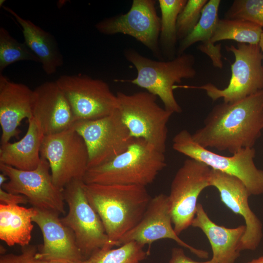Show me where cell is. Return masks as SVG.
<instances>
[{
  "mask_svg": "<svg viewBox=\"0 0 263 263\" xmlns=\"http://www.w3.org/2000/svg\"><path fill=\"white\" fill-rule=\"evenodd\" d=\"M263 129V89L236 102L215 105L192 137L203 148L233 154L253 148Z\"/></svg>",
  "mask_w": 263,
  "mask_h": 263,
  "instance_id": "obj_1",
  "label": "cell"
},
{
  "mask_svg": "<svg viewBox=\"0 0 263 263\" xmlns=\"http://www.w3.org/2000/svg\"><path fill=\"white\" fill-rule=\"evenodd\" d=\"M84 190L110 239L118 246L120 239L140 221L151 199L140 186L84 183Z\"/></svg>",
  "mask_w": 263,
  "mask_h": 263,
  "instance_id": "obj_2",
  "label": "cell"
},
{
  "mask_svg": "<svg viewBox=\"0 0 263 263\" xmlns=\"http://www.w3.org/2000/svg\"><path fill=\"white\" fill-rule=\"evenodd\" d=\"M166 166L165 153L143 139L134 138L120 154L106 163L88 169L83 181L86 184L146 187Z\"/></svg>",
  "mask_w": 263,
  "mask_h": 263,
  "instance_id": "obj_3",
  "label": "cell"
},
{
  "mask_svg": "<svg viewBox=\"0 0 263 263\" xmlns=\"http://www.w3.org/2000/svg\"><path fill=\"white\" fill-rule=\"evenodd\" d=\"M127 61L137 70L136 77L132 80H121L136 85L157 97L162 101L164 108L173 113H180L182 108L177 102L173 87L183 79L194 78L195 56L184 53L168 61L154 60L145 57L132 48L124 51Z\"/></svg>",
  "mask_w": 263,
  "mask_h": 263,
  "instance_id": "obj_4",
  "label": "cell"
},
{
  "mask_svg": "<svg viewBox=\"0 0 263 263\" xmlns=\"http://www.w3.org/2000/svg\"><path fill=\"white\" fill-rule=\"evenodd\" d=\"M120 116L134 138L143 139L165 153L168 123L173 114L161 107L157 97L147 91L116 94Z\"/></svg>",
  "mask_w": 263,
  "mask_h": 263,
  "instance_id": "obj_5",
  "label": "cell"
},
{
  "mask_svg": "<svg viewBox=\"0 0 263 263\" xmlns=\"http://www.w3.org/2000/svg\"><path fill=\"white\" fill-rule=\"evenodd\" d=\"M172 148L211 169L238 178L245 185L250 195L263 193V170L258 169L254 163L256 151L254 148L242 149L230 156H223L199 145L187 130L180 131L174 136Z\"/></svg>",
  "mask_w": 263,
  "mask_h": 263,
  "instance_id": "obj_6",
  "label": "cell"
},
{
  "mask_svg": "<svg viewBox=\"0 0 263 263\" xmlns=\"http://www.w3.org/2000/svg\"><path fill=\"white\" fill-rule=\"evenodd\" d=\"M63 193L68 211L60 219L73 232L84 260L100 250L118 246L110 239L99 216L89 203L83 180L73 181Z\"/></svg>",
  "mask_w": 263,
  "mask_h": 263,
  "instance_id": "obj_7",
  "label": "cell"
},
{
  "mask_svg": "<svg viewBox=\"0 0 263 263\" xmlns=\"http://www.w3.org/2000/svg\"><path fill=\"white\" fill-rule=\"evenodd\" d=\"M225 47L235 57L227 87L221 89L208 83L199 86L175 85L174 88L203 90L213 101L223 98L225 103L236 102L263 90V56L259 44L238 43Z\"/></svg>",
  "mask_w": 263,
  "mask_h": 263,
  "instance_id": "obj_8",
  "label": "cell"
},
{
  "mask_svg": "<svg viewBox=\"0 0 263 263\" xmlns=\"http://www.w3.org/2000/svg\"><path fill=\"white\" fill-rule=\"evenodd\" d=\"M40 157L50 165L55 185L63 190L73 181L83 180L88 169L89 155L82 137L72 128L44 136Z\"/></svg>",
  "mask_w": 263,
  "mask_h": 263,
  "instance_id": "obj_9",
  "label": "cell"
},
{
  "mask_svg": "<svg viewBox=\"0 0 263 263\" xmlns=\"http://www.w3.org/2000/svg\"><path fill=\"white\" fill-rule=\"evenodd\" d=\"M56 82L70 105L75 122L99 119L117 109L116 94L102 79L78 74L62 75Z\"/></svg>",
  "mask_w": 263,
  "mask_h": 263,
  "instance_id": "obj_10",
  "label": "cell"
},
{
  "mask_svg": "<svg viewBox=\"0 0 263 263\" xmlns=\"http://www.w3.org/2000/svg\"><path fill=\"white\" fill-rule=\"evenodd\" d=\"M72 128L86 145L88 169L111 161L126 150L134 139L123 122L117 109L99 119L76 121Z\"/></svg>",
  "mask_w": 263,
  "mask_h": 263,
  "instance_id": "obj_11",
  "label": "cell"
},
{
  "mask_svg": "<svg viewBox=\"0 0 263 263\" xmlns=\"http://www.w3.org/2000/svg\"><path fill=\"white\" fill-rule=\"evenodd\" d=\"M211 169L191 158L187 159L176 172L168 195L174 229L179 235L195 217L201 192L210 187Z\"/></svg>",
  "mask_w": 263,
  "mask_h": 263,
  "instance_id": "obj_12",
  "label": "cell"
},
{
  "mask_svg": "<svg viewBox=\"0 0 263 263\" xmlns=\"http://www.w3.org/2000/svg\"><path fill=\"white\" fill-rule=\"evenodd\" d=\"M0 170L8 180L0 188L25 196L32 207L55 213L65 214L63 190L54 184L49 164L41 158L34 169L23 170L0 163Z\"/></svg>",
  "mask_w": 263,
  "mask_h": 263,
  "instance_id": "obj_13",
  "label": "cell"
},
{
  "mask_svg": "<svg viewBox=\"0 0 263 263\" xmlns=\"http://www.w3.org/2000/svg\"><path fill=\"white\" fill-rule=\"evenodd\" d=\"M156 0H133L129 11L98 22L95 28L106 35L123 34L131 36L162 60L159 45L161 19L157 15Z\"/></svg>",
  "mask_w": 263,
  "mask_h": 263,
  "instance_id": "obj_14",
  "label": "cell"
},
{
  "mask_svg": "<svg viewBox=\"0 0 263 263\" xmlns=\"http://www.w3.org/2000/svg\"><path fill=\"white\" fill-rule=\"evenodd\" d=\"M170 239L182 247L188 249L201 259H207L208 252L196 248L180 239L174 231L170 211L168 195L160 193L151 198L140 221L119 240L120 245L129 242H136L149 248L154 242Z\"/></svg>",
  "mask_w": 263,
  "mask_h": 263,
  "instance_id": "obj_15",
  "label": "cell"
},
{
  "mask_svg": "<svg viewBox=\"0 0 263 263\" xmlns=\"http://www.w3.org/2000/svg\"><path fill=\"white\" fill-rule=\"evenodd\" d=\"M210 185L218 190L221 202L244 220L245 231L241 241V251L256 249L263 238V225L250 207V194L245 185L236 177L212 169Z\"/></svg>",
  "mask_w": 263,
  "mask_h": 263,
  "instance_id": "obj_16",
  "label": "cell"
},
{
  "mask_svg": "<svg viewBox=\"0 0 263 263\" xmlns=\"http://www.w3.org/2000/svg\"><path fill=\"white\" fill-rule=\"evenodd\" d=\"M33 118L44 136L72 128L75 120L70 105L55 81H46L34 90Z\"/></svg>",
  "mask_w": 263,
  "mask_h": 263,
  "instance_id": "obj_17",
  "label": "cell"
},
{
  "mask_svg": "<svg viewBox=\"0 0 263 263\" xmlns=\"http://www.w3.org/2000/svg\"><path fill=\"white\" fill-rule=\"evenodd\" d=\"M35 209L33 222L40 228L43 239V243L39 247L35 258L71 262L85 260L76 244L73 232L62 222L59 215Z\"/></svg>",
  "mask_w": 263,
  "mask_h": 263,
  "instance_id": "obj_18",
  "label": "cell"
},
{
  "mask_svg": "<svg viewBox=\"0 0 263 263\" xmlns=\"http://www.w3.org/2000/svg\"><path fill=\"white\" fill-rule=\"evenodd\" d=\"M34 90L26 85L10 81L0 74V125L1 128V144L17 137L18 129L24 118L33 117Z\"/></svg>",
  "mask_w": 263,
  "mask_h": 263,
  "instance_id": "obj_19",
  "label": "cell"
},
{
  "mask_svg": "<svg viewBox=\"0 0 263 263\" xmlns=\"http://www.w3.org/2000/svg\"><path fill=\"white\" fill-rule=\"evenodd\" d=\"M201 229L207 238L217 263H234L240 255V245L245 225L228 228L212 221L202 205L198 203L191 225Z\"/></svg>",
  "mask_w": 263,
  "mask_h": 263,
  "instance_id": "obj_20",
  "label": "cell"
},
{
  "mask_svg": "<svg viewBox=\"0 0 263 263\" xmlns=\"http://www.w3.org/2000/svg\"><path fill=\"white\" fill-rule=\"evenodd\" d=\"M21 28L24 42L38 57L45 74L51 75L64 63L63 56L55 37L50 33L24 19L11 8L3 6Z\"/></svg>",
  "mask_w": 263,
  "mask_h": 263,
  "instance_id": "obj_21",
  "label": "cell"
},
{
  "mask_svg": "<svg viewBox=\"0 0 263 263\" xmlns=\"http://www.w3.org/2000/svg\"><path fill=\"white\" fill-rule=\"evenodd\" d=\"M221 1L209 0L204 6L200 19L193 30L182 39L177 50V56L185 52L193 44L201 42L197 47L211 59L213 65L217 68L223 67L222 60L221 45H215L212 42L215 30L220 19L218 11Z\"/></svg>",
  "mask_w": 263,
  "mask_h": 263,
  "instance_id": "obj_22",
  "label": "cell"
},
{
  "mask_svg": "<svg viewBox=\"0 0 263 263\" xmlns=\"http://www.w3.org/2000/svg\"><path fill=\"white\" fill-rule=\"evenodd\" d=\"M28 120L27 131L20 140L1 144L0 163L23 170L34 169L40 163L44 135L33 117Z\"/></svg>",
  "mask_w": 263,
  "mask_h": 263,
  "instance_id": "obj_23",
  "label": "cell"
},
{
  "mask_svg": "<svg viewBox=\"0 0 263 263\" xmlns=\"http://www.w3.org/2000/svg\"><path fill=\"white\" fill-rule=\"evenodd\" d=\"M35 213L33 207L0 204V239L9 246L29 245Z\"/></svg>",
  "mask_w": 263,
  "mask_h": 263,
  "instance_id": "obj_24",
  "label": "cell"
},
{
  "mask_svg": "<svg viewBox=\"0 0 263 263\" xmlns=\"http://www.w3.org/2000/svg\"><path fill=\"white\" fill-rule=\"evenodd\" d=\"M187 0H159L161 11L159 45L162 55L169 60L174 58L178 40L176 24L178 17Z\"/></svg>",
  "mask_w": 263,
  "mask_h": 263,
  "instance_id": "obj_25",
  "label": "cell"
},
{
  "mask_svg": "<svg viewBox=\"0 0 263 263\" xmlns=\"http://www.w3.org/2000/svg\"><path fill=\"white\" fill-rule=\"evenodd\" d=\"M263 28L242 19H220L212 38L213 43L224 40H233L240 43L258 45Z\"/></svg>",
  "mask_w": 263,
  "mask_h": 263,
  "instance_id": "obj_26",
  "label": "cell"
},
{
  "mask_svg": "<svg viewBox=\"0 0 263 263\" xmlns=\"http://www.w3.org/2000/svg\"><path fill=\"white\" fill-rule=\"evenodd\" d=\"M136 242L122 244L117 248L100 250L90 257L88 263H141L150 252Z\"/></svg>",
  "mask_w": 263,
  "mask_h": 263,
  "instance_id": "obj_27",
  "label": "cell"
},
{
  "mask_svg": "<svg viewBox=\"0 0 263 263\" xmlns=\"http://www.w3.org/2000/svg\"><path fill=\"white\" fill-rule=\"evenodd\" d=\"M20 61L40 63L24 42L18 41L3 27L0 28V74L10 65Z\"/></svg>",
  "mask_w": 263,
  "mask_h": 263,
  "instance_id": "obj_28",
  "label": "cell"
},
{
  "mask_svg": "<svg viewBox=\"0 0 263 263\" xmlns=\"http://www.w3.org/2000/svg\"><path fill=\"white\" fill-rule=\"evenodd\" d=\"M224 19L244 20L263 28V0H234Z\"/></svg>",
  "mask_w": 263,
  "mask_h": 263,
  "instance_id": "obj_29",
  "label": "cell"
},
{
  "mask_svg": "<svg viewBox=\"0 0 263 263\" xmlns=\"http://www.w3.org/2000/svg\"><path fill=\"white\" fill-rule=\"evenodd\" d=\"M207 1V0H187L177 18L176 31L178 39L181 40L193 30Z\"/></svg>",
  "mask_w": 263,
  "mask_h": 263,
  "instance_id": "obj_30",
  "label": "cell"
},
{
  "mask_svg": "<svg viewBox=\"0 0 263 263\" xmlns=\"http://www.w3.org/2000/svg\"><path fill=\"white\" fill-rule=\"evenodd\" d=\"M21 253L16 255L4 254L0 257V263H33L38 251L37 248L32 245L22 247Z\"/></svg>",
  "mask_w": 263,
  "mask_h": 263,
  "instance_id": "obj_31",
  "label": "cell"
},
{
  "mask_svg": "<svg viewBox=\"0 0 263 263\" xmlns=\"http://www.w3.org/2000/svg\"><path fill=\"white\" fill-rule=\"evenodd\" d=\"M28 203V200L25 196L10 193L0 188V204L19 205Z\"/></svg>",
  "mask_w": 263,
  "mask_h": 263,
  "instance_id": "obj_32",
  "label": "cell"
},
{
  "mask_svg": "<svg viewBox=\"0 0 263 263\" xmlns=\"http://www.w3.org/2000/svg\"><path fill=\"white\" fill-rule=\"evenodd\" d=\"M169 263H217L213 259L210 260L199 262L192 260L187 256L180 247H174L171 249V257Z\"/></svg>",
  "mask_w": 263,
  "mask_h": 263,
  "instance_id": "obj_33",
  "label": "cell"
},
{
  "mask_svg": "<svg viewBox=\"0 0 263 263\" xmlns=\"http://www.w3.org/2000/svg\"><path fill=\"white\" fill-rule=\"evenodd\" d=\"M66 260H43L37 259L35 258L33 263H73Z\"/></svg>",
  "mask_w": 263,
  "mask_h": 263,
  "instance_id": "obj_34",
  "label": "cell"
},
{
  "mask_svg": "<svg viewBox=\"0 0 263 263\" xmlns=\"http://www.w3.org/2000/svg\"><path fill=\"white\" fill-rule=\"evenodd\" d=\"M8 180V178L4 173H1L0 174V187Z\"/></svg>",
  "mask_w": 263,
  "mask_h": 263,
  "instance_id": "obj_35",
  "label": "cell"
},
{
  "mask_svg": "<svg viewBox=\"0 0 263 263\" xmlns=\"http://www.w3.org/2000/svg\"><path fill=\"white\" fill-rule=\"evenodd\" d=\"M246 263H263V256L259 257L258 258L253 259Z\"/></svg>",
  "mask_w": 263,
  "mask_h": 263,
  "instance_id": "obj_36",
  "label": "cell"
},
{
  "mask_svg": "<svg viewBox=\"0 0 263 263\" xmlns=\"http://www.w3.org/2000/svg\"><path fill=\"white\" fill-rule=\"evenodd\" d=\"M259 47L260 48L261 51L262 52L263 56V31L262 33L260 40L259 43Z\"/></svg>",
  "mask_w": 263,
  "mask_h": 263,
  "instance_id": "obj_37",
  "label": "cell"
},
{
  "mask_svg": "<svg viewBox=\"0 0 263 263\" xmlns=\"http://www.w3.org/2000/svg\"><path fill=\"white\" fill-rule=\"evenodd\" d=\"M73 263H88V260H85L80 262H74Z\"/></svg>",
  "mask_w": 263,
  "mask_h": 263,
  "instance_id": "obj_38",
  "label": "cell"
},
{
  "mask_svg": "<svg viewBox=\"0 0 263 263\" xmlns=\"http://www.w3.org/2000/svg\"><path fill=\"white\" fill-rule=\"evenodd\" d=\"M5 0H0V7H3V3L5 2Z\"/></svg>",
  "mask_w": 263,
  "mask_h": 263,
  "instance_id": "obj_39",
  "label": "cell"
}]
</instances>
